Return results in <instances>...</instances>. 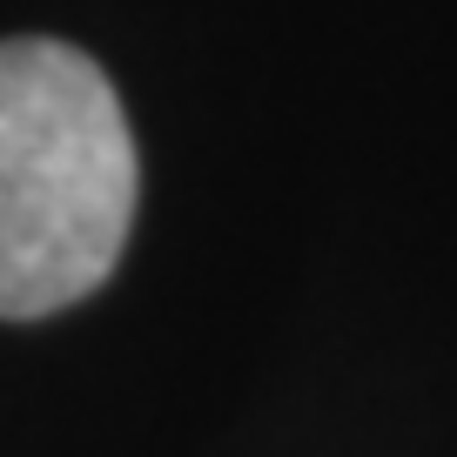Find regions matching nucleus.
<instances>
[{
    "label": "nucleus",
    "instance_id": "obj_1",
    "mask_svg": "<svg viewBox=\"0 0 457 457\" xmlns=\"http://www.w3.org/2000/svg\"><path fill=\"white\" fill-rule=\"evenodd\" d=\"M135 135L108 74L68 41H0V316L95 296L135 222Z\"/></svg>",
    "mask_w": 457,
    "mask_h": 457
}]
</instances>
